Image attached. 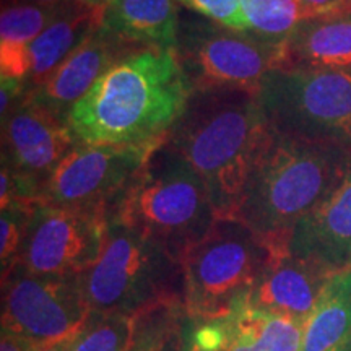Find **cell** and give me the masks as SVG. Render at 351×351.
Wrapping results in <instances>:
<instances>
[{
	"instance_id": "obj_9",
	"label": "cell",
	"mask_w": 351,
	"mask_h": 351,
	"mask_svg": "<svg viewBox=\"0 0 351 351\" xmlns=\"http://www.w3.org/2000/svg\"><path fill=\"white\" fill-rule=\"evenodd\" d=\"M88 315L80 275H38L16 265L2 278V328L41 348L77 337Z\"/></svg>"
},
{
	"instance_id": "obj_11",
	"label": "cell",
	"mask_w": 351,
	"mask_h": 351,
	"mask_svg": "<svg viewBox=\"0 0 351 351\" xmlns=\"http://www.w3.org/2000/svg\"><path fill=\"white\" fill-rule=\"evenodd\" d=\"M106 228L104 210L39 204L29 221L19 265L38 275H83L101 257Z\"/></svg>"
},
{
	"instance_id": "obj_12",
	"label": "cell",
	"mask_w": 351,
	"mask_h": 351,
	"mask_svg": "<svg viewBox=\"0 0 351 351\" xmlns=\"http://www.w3.org/2000/svg\"><path fill=\"white\" fill-rule=\"evenodd\" d=\"M78 143L67 121L32 101L21 99L2 121V160L41 195L57 165Z\"/></svg>"
},
{
	"instance_id": "obj_19",
	"label": "cell",
	"mask_w": 351,
	"mask_h": 351,
	"mask_svg": "<svg viewBox=\"0 0 351 351\" xmlns=\"http://www.w3.org/2000/svg\"><path fill=\"white\" fill-rule=\"evenodd\" d=\"M67 0L43 5L32 2H8L0 15V77L28 75L29 47L34 39L54 21Z\"/></svg>"
},
{
	"instance_id": "obj_14",
	"label": "cell",
	"mask_w": 351,
	"mask_h": 351,
	"mask_svg": "<svg viewBox=\"0 0 351 351\" xmlns=\"http://www.w3.org/2000/svg\"><path fill=\"white\" fill-rule=\"evenodd\" d=\"M330 275L317 263L289 252L288 241L270 244V257L245 307L306 324Z\"/></svg>"
},
{
	"instance_id": "obj_20",
	"label": "cell",
	"mask_w": 351,
	"mask_h": 351,
	"mask_svg": "<svg viewBox=\"0 0 351 351\" xmlns=\"http://www.w3.org/2000/svg\"><path fill=\"white\" fill-rule=\"evenodd\" d=\"M351 343V267L335 271L324 285L304 326L302 351H337Z\"/></svg>"
},
{
	"instance_id": "obj_18",
	"label": "cell",
	"mask_w": 351,
	"mask_h": 351,
	"mask_svg": "<svg viewBox=\"0 0 351 351\" xmlns=\"http://www.w3.org/2000/svg\"><path fill=\"white\" fill-rule=\"evenodd\" d=\"M99 21L101 8H90L77 0H67L60 15L29 47L28 75L25 78L26 91L41 85L98 28Z\"/></svg>"
},
{
	"instance_id": "obj_29",
	"label": "cell",
	"mask_w": 351,
	"mask_h": 351,
	"mask_svg": "<svg viewBox=\"0 0 351 351\" xmlns=\"http://www.w3.org/2000/svg\"><path fill=\"white\" fill-rule=\"evenodd\" d=\"M41 346H38L33 341L23 339L19 333L2 328L0 332V351H39Z\"/></svg>"
},
{
	"instance_id": "obj_28",
	"label": "cell",
	"mask_w": 351,
	"mask_h": 351,
	"mask_svg": "<svg viewBox=\"0 0 351 351\" xmlns=\"http://www.w3.org/2000/svg\"><path fill=\"white\" fill-rule=\"evenodd\" d=\"M307 19L339 13L345 5V0H298Z\"/></svg>"
},
{
	"instance_id": "obj_36",
	"label": "cell",
	"mask_w": 351,
	"mask_h": 351,
	"mask_svg": "<svg viewBox=\"0 0 351 351\" xmlns=\"http://www.w3.org/2000/svg\"><path fill=\"white\" fill-rule=\"evenodd\" d=\"M337 351H351V343H350V345H346V346H343V348L337 350Z\"/></svg>"
},
{
	"instance_id": "obj_27",
	"label": "cell",
	"mask_w": 351,
	"mask_h": 351,
	"mask_svg": "<svg viewBox=\"0 0 351 351\" xmlns=\"http://www.w3.org/2000/svg\"><path fill=\"white\" fill-rule=\"evenodd\" d=\"M25 82L20 78L0 77V119L5 121L7 116L25 96Z\"/></svg>"
},
{
	"instance_id": "obj_34",
	"label": "cell",
	"mask_w": 351,
	"mask_h": 351,
	"mask_svg": "<svg viewBox=\"0 0 351 351\" xmlns=\"http://www.w3.org/2000/svg\"><path fill=\"white\" fill-rule=\"evenodd\" d=\"M8 2H32V3H43V5H52V3L60 2V0H7Z\"/></svg>"
},
{
	"instance_id": "obj_25",
	"label": "cell",
	"mask_w": 351,
	"mask_h": 351,
	"mask_svg": "<svg viewBox=\"0 0 351 351\" xmlns=\"http://www.w3.org/2000/svg\"><path fill=\"white\" fill-rule=\"evenodd\" d=\"M39 204H13L0 210V270L2 278L19 265L26 232Z\"/></svg>"
},
{
	"instance_id": "obj_21",
	"label": "cell",
	"mask_w": 351,
	"mask_h": 351,
	"mask_svg": "<svg viewBox=\"0 0 351 351\" xmlns=\"http://www.w3.org/2000/svg\"><path fill=\"white\" fill-rule=\"evenodd\" d=\"M187 320L181 298L145 307L132 315V340L127 351H181Z\"/></svg>"
},
{
	"instance_id": "obj_5",
	"label": "cell",
	"mask_w": 351,
	"mask_h": 351,
	"mask_svg": "<svg viewBox=\"0 0 351 351\" xmlns=\"http://www.w3.org/2000/svg\"><path fill=\"white\" fill-rule=\"evenodd\" d=\"M80 280L93 314L132 317L160 301L184 300L181 261L156 241L114 219H108L101 257Z\"/></svg>"
},
{
	"instance_id": "obj_13",
	"label": "cell",
	"mask_w": 351,
	"mask_h": 351,
	"mask_svg": "<svg viewBox=\"0 0 351 351\" xmlns=\"http://www.w3.org/2000/svg\"><path fill=\"white\" fill-rule=\"evenodd\" d=\"M137 49L142 47L117 38L99 25L41 85L26 91L23 99L67 121L72 108L101 75L117 60Z\"/></svg>"
},
{
	"instance_id": "obj_31",
	"label": "cell",
	"mask_w": 351,
	"mask_h": 351,
	"mask_svg": "<svg viewBox=\"0 0 351 351\" xmlns=\"http://www.w3.org/2000/svg\"><path fill=\"white\" fill-rule=\"evenodd\" d=\"M73 341H75V337L62 340V341H57V343H52L49 346H44V348H41L39 351H72Z\"/></svg>"
},
{
	"instance_id": "obj_17",
	"label": "cell",
	"mask_w": 351,
	"mask_h": 351,
	"mask_svg": "<svg viewBox=\"0 0 351 351\" xmlns=\"http://www.w3.org/2000/svg\"><path fill=\"white\" fill-rule=\"evenodd\" d=\"M176 3V0H111L101 8L99 25L135 46L174 49L181 15Z\"/></svg>"
},
{
	"instance_id": "obj_24",
	"label": "cell",
	"mask_w": 351,
	"mask_h": 351,
	"mask_svg": "<svg viewBox=\"0 0 351 351\" xmlns=\"http://www.w3.org/2000/svg\"><path fill=\"white\" fill-rule=\"evenodd\" d=\"M132 340V317L125 314H93L75 337L72 351H127Z\"/></svg>"
},
{
	"instance_id": "obj_26",
	"label": "cell",
	"mask_w": 351,
	"mask_h": 351,
	"mask_svg": "<svg viewBox=\"0 0 351 351\" xmlns=\"http://www.w3.org/2000/svg\"><path fill=\"white\" fill-rule=\"evenodd\" d=\"M176 2L194 12L195 15L215 21L225 28L234 32H251L241 0H176Z\"/></svg>"
},
{
	"instance_id": "obj_30",
	"label": "cell",
	"mask_w": 351,
	"mask_h": 351,
	"mask_svg": "<svg viewBox=\"0 0 351 351\" xmlns=\"http://www.w3.org/2000/svg\"><path fill=\"white\" fill-rule=\"evenodd\" d=\"M181 351H202L199 345L195 343L194 335H192V327H191V319L187 320L186 330H184V340H182V348Z\"/></svg>"
},
{
	"instance_id": "obj_7",
	"label": "cell",
	"mask_w": 351,
	"mask_h": 351,
	"mask_svg": "<svg viewBox=\"0 0 351 351\" xmlns=\"http://www.w3.org/2000/svg\"><path fill=\"white\" fill-rule=\"evenodd\" d=\"M256 96L278 134L351 156V69H275Z\"/></svg>"
},
{
	"instance_id": "obj_32",
	"label": "cell",
	"mask_w": 351,
	"mask_h": 351,
	"mask_svg": "<svg viewBox=\"0 0 351 351\" xmlns=\"http://www.w3.org/2000/svg\"><path fill=\"white\" fill-rule=\"evenodd\" d=\"M225 351H252L251 346H249L247 343L243 339H239V337H232L231 343L226 346Z\"/></svg>"
},
{
	"instance_id": "obj_1",
	"label": "cell",
	"mask_w": 351,
	"mask_h": 351,
	"mask_svg": "<svg viewBox=\"0 0 351 351\" xmlns=\"http://www.w3.org/2000/svg\"><path fill=\"white\" fill-rule=\"evenodd\" d=\"M192 93L174 49L142 47L109 67L67 122L80 143H156L168 137Z\"/></svg>"
},
{
	"instance_id": "obj_15",
	"label": "cell",
	"mask_w": 351,
	"mask_h": 351,
	"mask_svg": "<svg viewBox=\"0 0 351 351\" xmlns=\"http://www.w3.org/2000/svg\"><path fill=\"white\" fill-rule=\"evenodd\" d=\"M289 252L330 274L351 267V169L343 182L296 223Z\"/></svg>"
},
{
	"instance_id": "obj_8",
	"label": "cell",
	"mask_w": 351,
	"mask_h": 351,
	"mask_svg": "<svg viewBox=\"0 0 351 351\" xmlns=\"http://www.w3.org/2000/svg\"><path fill=\"white\" fill-rule=\"evenodd\" d=\"M176 56L194 91H256L283 64V44L234 32L199 15H179Z\"/></svg>"
},
{
	"instance_id": "obj_23",
	"label": "cell",
	"mask_w": 351,
	"mask_h": 351,
	"mask_svg": "<svg viewBox=\"0 0 351 351\" xmlns=\"http://www.w3.org/2000/svg\"><path fill=\"white\" fill-rule=\"evenodd\" d=\"M254 36L271 44H285L302 20H307L298 0H241Z\"/></svg>"
},
{
	"instance_id": "obj_16",
	"label": "cell",
	"mask_w": 351,
	"mask_h": 351,
	"mask_svg": "<svg viewBox=\"0 0 351 351\" xmlns=\"http://www.w3.org/2000/svg\"><path fill=\"white\" fill-rule=\"evenodd\" d=\"M280 69H351V12L302 20L283 44Z\"/></svg>"
},
{
	"instance_id": "obj_2",
	"label": "cell",
	"mask_w": 351,
	"mask_h": 351,
	"mask_svg": "<svg viewBox=\"0 0 351 351\" xmlns=\"http://www.w3.org/2000/svg\"><path fill=\"white\" fill-rule=\"evenodd\" d=\"M351 156L267 127L234 218L267 243H285L296 223L343 182Z\"/></svg>"
},
{
	"instance_id": "obj_3",
	"label": "cell",
	"mask_w": 351,
	"mask_h": 351,
	"mask_svg": "<svg viewBox=\"0 0 351 351\" xmlns=\"http://www.w3.org/2000/svg\"><path fill=\"white\" fill-rule=\"evenodd\" d=\"M254 91H194L168 134L208 189L218 218H234L254 155L265 134Z\"/></svg>"
},
{
	"instance_id": "obj_33",
	"label": "cell",
	"mask_w": 351,
	"mask_h": 351,
	"mask_svg": "<svg viewBox=\"0 0 351 351\" xmlns=\"http://www.w3.org/2000/svg\"><path fill=\"white\" fill-rule=\"evenodd\" d=\"M77 2L90 8H104L111 0H77Z\"/></svg>"
},
{
	"instance_id": "obj_10",
	"label": "cell",
	"mask_w": 351,
	"mask_h": 351,
	"mask_svg": "<svg viewBox=\"0 0 351 351\" xmlns=\"http://www.w3.org/2000/svg\"><path fill=\"white\" fill-rule=\"evenodd\" d=\"M161 142L148 145L78 143L51 174L43 189L41 204L106 212Z\"/></svg>"
},
{
	"instance_id": "obj_6",
	"label": "cell",
	"mask_w": 351,
	"mask_h": 351,
	"mask_svg": "<svg viewBox=\"0 0 351 351\" xmlns=\"http://www.w3.org/2000/svg\"><path fill=\"white\" fill-rule=\"evenodd\" d=\"M270 244L236 218H218L181 258L184 304L194 322L228 319L247 306Z\"/></svg>"
},
{
	"instance_id": "obj_22",
	"label": "cell",
	"mask_w": 351,
	"mask_h": 351,
	"mask_svg": "<svg viewBox=\"0 0 351 351\" xmlns=\"http://www.w3.org/2000/svg\"><path fill=\"white\" fill-rule=\"evenodd\" d=\"M232 333L251 346L252 351H302L304 322L241 309L231 315Z\"/></svg>"
},
{
	"instance_id": "obj_35",
	"label": "cell",
	"mask_w": 351,
	"mask_h": 351,
	"mask_svg": "<svg viewBox=\"0 0 351 351\" xmlns=\"http://www.w3.org/2000/svg\"><path fill=\"white\" fill-rule=\"evenodd\" d=\"M341 12H351V0H345V5L339 13H341Z\"/></svg>"
},
{
	"instance_id": "obj_4",
	"label": "cell",
	"mask_w": 351,
	"mask_h": 351,
	"mask_svg": "<svg viewBox=\"0 0 351 351\" xmlns=\"http://www.w3.org/2000/svg\"><path fill=\"white\" fill-rule=\"evenodd\" d=\"M106 217L156 241L179 261L218 219L204 179L168 137L109 205Z\"/></svg>"
}]
</instances>
